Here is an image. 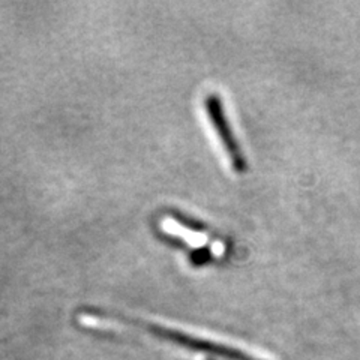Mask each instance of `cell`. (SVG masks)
<instances>
[{
	"mask_svg": "<svg viewBox=\"0 0 360 360\" xmlns=\"http://www.w3.org/2000/svg\"><path fill=\"white\" fill-rule=\"evenodd\" d=\"M205 104H206V111H207L209 120L213 125V128H215L218 137H219V140L224 146V149L230 158V162L234 168V172L236 173H245L248 170V162L245 160L243 152L240 149L238 140L234 139L230 123H229L227 117H225L224 107H222L219 96L215 95V94H210L206 98Z\"/></svg>",
	"mask_w": 360,
	"mask_h": 360,
	"instance_id": "1",
	"label": "cell"
},
{
	"mask_svg": "<svg viewBox=\"0 0 360 360\" xmlns=\"http://www.w3.org/2000/svg\"><path fill=\"white\" fill-rule=\"evenodd\" d=\"M146 329H148L152 335L161 338V340L170 341L176 345L188 348V350L200 352V353H205L209 356H217V357H221L225 360H255V359H251L250 356L243 354L242 352L234 350V348L224 347V345L210 342L206 340H200V338L191 336V335H186L184 332H177L173 329H167V328H162V326H158V324H148L146 326Z\"/></svg>",
	"mask_w": 360,
	"mask_h": 360,
	"instance_id": "2",
	"label": "cell"
}]
</instances>
